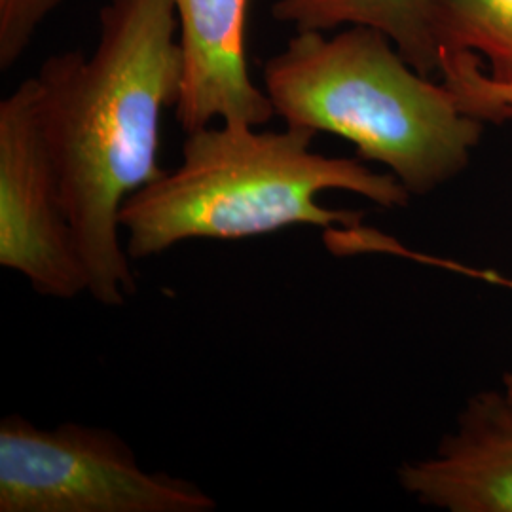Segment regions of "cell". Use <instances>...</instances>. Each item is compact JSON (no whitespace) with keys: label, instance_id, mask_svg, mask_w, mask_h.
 Here are the masks:
<instances>
[{"label":"cell","instance_id":"obj_1","mask_svg":"<svg viewBox=\"0 0 512 512\" xmlns=\"http://www.w3.org/2000/svg\"><path fill=\"white\" fill-rule=\"evenodd\" d=\"M184 55L173 0H109L90 55H50L35 78L38 118L84 260L90 296L122 308L137 291L120 213L156 181L165 110Z\"/></svg>","mask_w":512,"mask_h":512},{"label":"cell","instance_id":"obj_2","mask_svg":"<svg viewBox=\"0 0 512 512\" xmlns=\"http://www.w3.org/2000/svg\"><path fill=\"white\" fill-rule=\"evenodd\" d=\"M310 129L262 131L219 124L186 133L183 160L131 196L120 224L129 258L145 260L190 239L258 238L293 226H355L361 215L330 209L319 194L346 190L382 207L410 192L391 173L311 150Z\"/></svg>","mask_w":512,"mask_h":512},{"label":"cell","instance_id":"obj_3","mask_svg":"<svg viewBox=\"0 0 512 512\" xmlns=\"http://www.w3.org/2000/svg\"><path fill=\"white\" fill-rule=\"evenodd\" d=\"M393 46L370 27L296 33L264 61L262 88L285 126L338 135L410 194H427L467 165L482 120Z\"/></svg>","mask_w":512,"mask_h":512},{"label":"cell","instance_id":"obj_4","mask_svg":"<svg viewBox=\"0 0 512 512\" xmlns=\"http://www.w3.org/2000/svg\"><path fill=\"white\" fill-rule=\"evenodd\" d=\"M198 484L148 471L105 427L0 421V512H213Z\"/></svg>","mask_w":512,"mask_h":512},{"label":"cell","instance_id":"obj_5","mask_svg":"<svg viewBox=\"0 0 512 512\" xmlns=\"http://www.w3.org/2000/svg\"><path fill=\"white\" fill-rule=\"evenodd\" d=\"M0 266L57 300L90 294L37 107L35 78L0 101Z\"/></svg>","mask_w":512,"mask_h":512},{"label":"cell","instance_id":"obj_6","mask_svg":"<svg viewBox=\"0 0 512 512\" xmlns=\"http://www.w3.org/2000/svg\"><path fill=\"white\" fill-rule=\"evenodd\" d=\"M184 73L175 116L184 133L219 124L266 126L275 116L245 55L247 0H173Z\"/></svg>","mask_w":512,"mask_h":512},{"label":"cell","instance_id":"obj_7","mask_svg":"<svg viewBox=\"0 0 512 512\" xmlns=\"http://www.w3.org/2000/svg\"><path fill=\"white\" fill-rule=\"evenodd\" d=\"M408 494L452 512H512V404L482 397L437 458L404 465Z\"/></svg>","mask_w":512,"mask_h":512},{"label":"cell","instance_id":"obj_8","mask_svg":"<svg viewBox=\"0 0 512 512\" xmlns=\"http://www.w3.org/2000/svg\"><path fill=\"white\" fill-rule=\"evenodd\" d=\"M272 16L296 33L370 27L384 33L418 73L439 71L433 0H275Z\"/></svg>","mask_w":512,"mask_h":512},{"label":"cell","instance_id":"obj_9","mask_svg":"<svg viewBox=\"0 0 512 512\" xmlns=\"http://www.w3.org/2000/svg\"><path fill=\"white\" fill-rule=\"evenodd\" d=\"M433 35L440 54L476 50L492 78L512 84V0H433Z\"/></svg>","mask_w":512,"mask_h":512},{"label":"cell","instance_id":"obj_10","mask_svg":"<svg viewBox=\"0 0 512 512\" xmlns=\"http://www.w3.org/2000/svg\"><path fill=\"white\" fill-rule=\"evenodd\" d=\"M439 71L467 114L490 122L511 116L512 84L497 82L490 74L482 73L473 52L440 55Z\"/></svg>","mask_w":512,"mask_h":512},{"label":"cell","instance_id":"obj_11","mask_svg":"<svg viewBox=\"0 0 512 512\" xmlns=\"http://www.w3.org/2000/svg\"><path fill=\"white\" fill-rule=\"evenodd\" d=\"M65 0H0V69L10 71Z\"/></svg>","mask_w":512,"mask_h":512},{"label":"cell","instance_id":"obj_12","mask_svg":"<svg viewBox=\"0 0 512 512\" xmlns=\"http://www.w3.org/2000/svg\"><path fill=\"white\" fill-rule=\"evenodd\" d=\"M507 399H509V403L512 404V376L511 378H507V395H505Z\"/></svg>","mask_w":512,"mask_h":512}]
</instances>
